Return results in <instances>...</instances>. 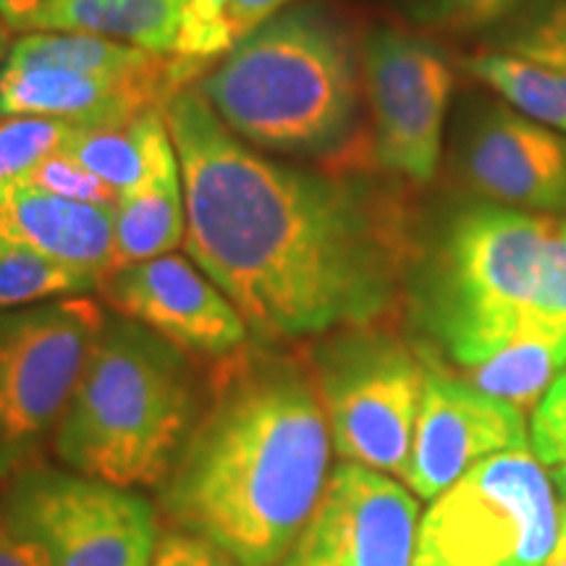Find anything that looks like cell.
<instances>
[{"label":"cell","mask_w":566,"mask_h":566,"mask_svg":"<svg viewBox=\"0 0 566 566\" xmlns=\"http://www.w3.org/2000/svg\"><path fill=\"white\" fill-rule=\"evenodd\" d=\"M566 370V342L520 334L483 363L467 367V384L504 399L516 409H533Z\"/></svg>","instance_id":"7402d4cb"},{"label":"cell","mask_w":566,"mask_h":566,"mask_svg":"<svg viewBox=\"0 0 566 566\" xmlns=\"http://www.w3.org/2000/svg\"><path fill=\"white\" fill-rule=\"evenodd\" d=\"M554 221L475 205L449 223L428 265L422 321L464 370L520 336Z\"/></svg>","instance_id":"5b68a950"},{"label":"cell","mask_w":566,"mask_h":566,"mask_svg":"<svg viewBox=\"0 0 566 566\" xmlns=\"http://www.w3.org/2000/svg\"><path fill=\"white\" fill-rule=\"evenodd\" d=\"M103 321L90 296L0 310V483L51 446Z\"/></svg>","instance_id":"9c48e42d"},{"label":"cell","mask_w":566,"mask_h":566,"mask_svg":"<svg viewBox=\"0 0 566 566\" xmlns=\"http://www.w3.org/2000/svg\"><path fill=\"white\" fill-rule=\"evenodd\" d=\"M153 566H239L233 558L210 543L208 537L187 533V530H163L155 546Z\"/></svg>","instance_id":"f1b7e54d"},{"label":"cell","mask_w":566,"mask_h":566,"mask_svg":"<svg viewBox=\"0 0 566 566\" xmlns=\"http://www.w3.org/2000/svg\"><path fill=\"white\" fill-rule=\"evenodd\" d=\"M459 171L480 195L525 210H566V137L499 103L472 105Z\"/></svg>","instance_id":"5bb4252c"},{"label":"cell","mask_w":566,"mask_h":566,"mask_svg":"<svg viewBox=\"0 0 566 566\" xmlns=\"http://www.w3.org/2000/svg\"><path fill=\"white\" fill-rule=\"evenodd\" d=\"M6 51V38H3V30H0V55Z\"/></svg>","instance_id":"e575fe53"},{"label":"cell","mask_w":566,"mask_h":566,"mask_svg":"<svg viewBox=\"0 0 566 566\" xmlns=\"http://www.w3.org/2000/svg\"><path fill=\"white\" fill-rule=\"evenodd\" d=\"M0 247H3V239H0Z\"/></svg>","instance_id":"d590c367"},{"label":"cell","mask_w":566,"mask_h":566,"mask_svg":"<svg viewBox=\"0 0 566 566\" xmlns=\"http://www.w3.org/2000/svg\"><path fill=\"white\" fill-rule=\"evenodd\" d=\"M166 122L187 202V254L244 317L283 344L370 325L399 286L401 229L370 184L283 166L239 139L197 84Z\"/></svg>","instance_id":"6da1fadb"},{"label":"cell","mask_w":566,"mask_h":566,"mask_svg":"<svg viewBox=\"0 0 566 566\" xmlns=\"http://www.w3.org/2000/svg\"><path fill=\"white\" fill-rule=\"evenodd\" d=\"M359 63L349 34L328 13L296 6L239 40L197 90L247 145L325 158L352 137Z\"/></svg>","instance_id":"277c9868"},{"label":"cell","mask_w":566,"mask_h":566,"mask_svg":"<svg viewBox=\"0 0 566 566\" xmlns=\"http://www.w3.org/2000/svg\"><path fill=\"white\" fill-rule=\"evenodd\" d=\"M520 334L566 342V221H554L548 233L533 304Z\"/></svg>","instance_id":"d4e9b609"},{"label":"cell","mask_w":566,"mask_h":566,"mask_svg":"<svg viewBox=\"0 0 566 566\" xmlns=\"http://www.w3.org/2000/svg\"><path fill=\"white\" fill-rule=\"evenodd\" d=\"M495 38V51L566 69V0H522Z\"/></svg>","instance_id":"cb8c5ba5"},{"label":"cell","mask_w":566,"mask_h":566,"mask_svg":"<svg viewBox=\"0 0 566 566\" xmlns=\"http://www.w3.org/2000/svg\"><path fill=\"white\" fill-rule=\"evenodd\" d=\"M464 69L485 87L499 92L516 113L566 132V69L495 48L464 59Z\"/></svg>","instance_id":"44dd1931"},{"label":"cell","mask_w":566,"mask_h":566,"mask_svg":"<svg viewBox=\"0 0 566 566\" xmlns=\"http://www.w3.org/2000/svg\"><path fill=\"white\" fill-rule=\"evenodd\" d=\"M0 522L42 566H153V501L66 467L30 464L0 483Z\"/></svg>","instance_id":"ba28073f"},{"label":"cell","mask_w":566,"mask_h":566,"mask_svg":"<svg viewBox=\"0 0 566 566\" xmlns=\"http://www.w3.org/2000/svg\"><path fill=\"white\" fill-rule=\"evenodd\" d=\"M174 59H163L124 42L82 32H27L13 42L0 66L6 69H55L84 76H142L166 69Z\"/></svg>","instance_id":"ffe728a7"},{"label":"cell","mask_w":566,"mask_h":566,"mask_svg":"<svg viewBox=\"0 0 566 566\" xmlns=\"http://www.w3.org/2000/svg\"><path fill=\"white\" fill-rule=\"evenodd\" d=\"M208 380L192 354L105 313L51 451L61 467L118 488H158L200 420Z\"/></svg>","instance_id":"3957f363"},{"label":"cell","mask_w":566,"mask_h":566,"mask_svg":"<svg viewBox=\"0 0 566 566\" xmlns=\"http://www.w3.org/2000/svg\"><path fill=\"white\" fill-rule=\"evenodd\" d=\"M116 313L155 331L192 357L223 359L250 342L242 313L184 254H160L122 265L103 281Z\"/></svg>","instance_id":"4fadbf2b"},{"label":"cell","mask_w":566,"mask_h":566,"mask_svg":"<svg viewBox=\"0 0 566 566\" xmlns=\"http://www.w3.org/2000/svg\"><path fill=\"white\" fill-rule=\"evenodd\" d=\"M331 454L307 359L250 338L216 363L158 506L168 525L208 537L239 566H279L328 485Z\"/></svg>","instance_id":"7a4b0ae2"},{"label":"cell","mask_w":566,"mask_h":566,"mask_svg":"<svg viewBox=\"0 0 566 566\" xmlns=\"http://www.w3.org/2000/svg\"><path fill=\"white\" fill-rule=\"evenodd\" d=\"M0 566H42L38 554L0 522Z\"/></svg>","instance_id":"4dcf8cb0"},{"label":"cell","mask_w":566,"mask_h":566,"mask_svg":"<svg viewBox=\"0 0 566 566\" xmlns=\"http://www.w3.org/2000/svg\"><path fill=\"white\" fill-rule=\"evenodd\" d=\"M223 0H45L27 32H82L202 71L229 53Z\"/></svg>","instance_id":"9a60e30c"},{"label":"cell","mask_w":566,"mask_h":566,"mask_svg":"<svg viewBox=\"0 0 566 566\" xmlns=\"http://www.w3.org/2000/svg\"><path fill=\"white\" fill-rule=\"evenodd\" d=\"M42 6H45V0H0V21L11 30L27 32V27Z\"/></svg>","instance_id":"1f68e13d"},{"label":"cell","mask_w":566,"mask_h":566,"mask_svg":"<svg viewBox=\"0 0 566 566\" xmlns=\"http://www.w3.org/2000/svg\"><path fill=\"white\" fill-rule=\"evenodd\" d=\"M171 147L166 108H147L124 124L74 126L63 153L122 197L139 187Z\"/></svg>","instance_id":"d6986e66"},{"label":"cell","mask_w":566,"mask_h":566,"mask_svg":"<svg viewBox=\"0 0 566 566\" xmlns=\"http://www.w3.org/2000/svg\"><path fill=\"white\" fill-rule=\"evenodd\" d=\"M512 449H527L522 409L428 363L401 483L417 499L433 501L483 459Z\"/></svg>","instance_id":"7c38bea8"},{"label":"cell","mask_w":566,"mask_h":566,"mask_svg":"<svg viewBox=\"0 0 566 566\" xmlns=\"http://www.w3.org/2000/svg\"><path fill=\"white\" fill-rule=\"evenodd\" d=\"M116 268L174 252L187 239V202L176 147H171L139 187L113 205Z\"/></svg>","instance_id":"ac0fdd59"},{"label":"cell","mask_w":566,"mask_h":566,"mask_svg":"<svg viewBox=\"0 0 566 566\" xmlns=\"http://www.w3.org/2000/svg\"><path fill=\"white\" fill-rule=\"evenodd\" d=\"M0 239L103 281L116 271L113 205L69 200L24 184H0Z\"/></svg>","instance_id":"e0dca14e"},{"label":"cell","mask_w":566,"mask_h":566,"mask_svg":"<svg viewBox=\"0 0 566 566\" xmlns=\"http://www.w3.org/2000/svg\"><path fill=\"white\" fill-rule=\"evenodd\" d=\"M346 464L405 478L428 363L380 331L342 328L307 359Z\"/></svg>","instance_id":"52a82bcc"},{"label":"cell","mask_w":566,"mask_h":566,"mask_svg":"<svg viewBox=\"0 0 566 566\" xmlns=\"http://www.w3.org/2000/svg\"><path fill=\"white\" fill-rule=\"evenodd\" d=\"M289 3H294V0H223L221 24L229 51L252 30L265 24L268 19L279 17Z\"/></svg>","instance_id":"f546056e"},{"label":"cell","mask_w":566,"mask_h":566,"mask_svg":"<svg viewBox=\"0 0 566 566\" xmlns=\"http://www.w3.org/2000/svg\"><path fill=\"white\" fill-rule=\"evenodd\" d=\"M546 566H566V558H562V556H551Z\"/></svg>","instance_id":"836d02e7"},{"label":"cell","mask_w":566,"mask_h":566,"mask_svg":"<svg viewBox=\"0 0 566 566\" xmlns=\"http://www.w3.org/2000/svg\"><path fill=\"white\" fill-rule=\"evenodd\" d=\"M551 483H554L556 514H558V541L551 556L566 558V464L554 467V472H551Z\"/></svg>","instance_id":"d6a6232c"},{"label":"cell","mask_w":566,"mask_h":566,"mask_svg":"<svg viewBox=\"0 0 566 566\" xmlns=\"http://www.w3.org/2000/svg\"><path fill=\"white\" fill-rule=\"evenodd\" d=\"M363 82L373 111V153L380 168L412 184L438 171L454 71L433 42L401 30H375L363 45Z\"/></svg>","instance_id":"30bf717a"},{"label":"cell","mask_w":566,"mask_h":566,"mask_svg":"<svg viewBox=\"0 0 566 566\" xmlns=\"http://www.w3.org/2000/svg\"><path fill=\"white\" fill-rule=\"evenodd\" d=\"M558 541L556 493L527 449L501 451L436 495L415 566H546Z\"/></svg>","instance_id":"8992f818"},{"label":"cell","mask_w":566,"mask_h":566,"mask_svg":"<svg viewBox=\"0 0 566 566\" xmlns=\"http://www.w3.org/2000/svg\"><path fill=\"white\" fill-rule=\"evenodd\" d=\"M103 286L95 273L48 258L30 247H0V310L30 307L66 296H82Z\"/></svg>","instance_id":"603a6c76"},{"label":"cell","mask_w":566,"mask_h":566,"mask_svg":"<svg viewBox=\"0 0 566 566\" xmlns=\"http://www.w3.org/2000/svg\"><path fill=\"white\" fill-rule=\"evenodd\" d=\"M530 436L537 459L546 464H566V370L537 401Z\"/></svg>","instance_id":"83f0119b"},{"label":"cell","mask_w":566,"mask_h":566,"mask_svg":"<svg viewBox=\"0 0 566 566\" xmlns=\"http://www.w3.org/2000/svg\"><path fill=\"white\" fill-rule=\"evenodd\" d=\"M399 6L422 30L464 34L501 24L522 0H399Z\"/></svg>","instance_id":"484cf974"},{"label":"cell","mask_w":566,"mask_h":566,"mask_svg":"<svg viewBox=\"0 0 566 566\" xmlns=\"http://www.w3.org/2000/svg\"><path fill=\"white\" fill-rule=\"evenodd\" d=\"M420 504L405 483L338 464L279 566H415Z\"/></svg>","instance_id":"8fae6325"},{"label":"cell","mask_w":566,"mask_h":566,"mask_svg":"<svg viewBox=\"0 0 566 566\" xmlns=\"http://www.w3.org/2000/svg\"><path fill=\"white\" fill-rule=\"evenodd\" d=\"M197 71L181 61L142 76H84L55 69L0 66V118H51L71 126H113L147 108H166Z\"/></svg>","instance_id":"2e32d148"},{"label":"cell","mask_w":566,"mask_h":566,"mask_svg":"<svg viewBox=\"0 0 566 566\" xmlns=\"http://www.w3.org/2000/svg\"><path fill=\"white\" fill-rule=\"evenodd\" d=\"M11 184H24V187L42 189V192H51L59 197H69V200H82V202H103V205H116L118 195L111 187L92 176L87 168L80 166L71 155L63 150L42 158L38 166H32L21 179Z\"/></svg>","instance_id":"4316f807"}]
</instances>
